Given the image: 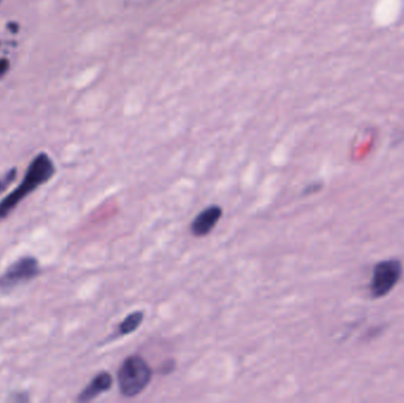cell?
I'll return each instance as SVG.
<instances>
[{"mask_svg":"<svg viewBox=\"0 0 404 403\" xmlns=\"http://www.w3.org/2000/svg\"><path fill=\"white\" fill-rule=\"evenodd\" d=\"M175 369V362L174 361H168L166 363L163 364L162 368L160 369L161 374H170Z\"/></svg>","mask_w":404,"mask_h":403,"instance_id":"30bf717a","label":"cell"},{"mask_svg":"<svg viewBox=\"0 0 404 403\" xmlns=\"http://www.w3.org/2000/svg\"><path fill=\"white\" fill-rule=\"evenodd\" d=\"M222 218V209L220 206L213 205L198 213L191 221V232L194 237H206L215 228L219 220Z\"/></svg>","mask_w":404,"mask_h":403,"instance_id":"5b68a950","label":"cell"},{"mask_svg":"<svg viewBox=\"0 0 404 403\" xmlns=\"http://www.w3.org/2000/svg\"><path fill=\"white\" fill-rule=\"evenodd\" d=\"M153 370L148 362L138 355H133L119 367L117 373L119 392L126 397L140 395L152 381Z\"/></svg>","mask_w":404,"mask_h":403,"instance_id":"7a4b0ae2","label":"cell"},{"mask_svg":"<svg viewBox=\"0 0 404 403\" xmlns=\"http://www.w3.org/2000/svg\"><path fill=\"white\" fill-rule=\"evenodd\" d=\"M40 263L33 257H23L12 264L0 277V288L8 290L17 285L32 281L40 274Z\"/></svg>","mask_w":404,"mask_h":403,"instance_id":"277c9868","label":"cell"},{"mask_svg":"<svg viewBox=\"0 0 404 403\" xmlns=\"http://www.w3.org/2000/svg\"><path fill=\"white\" fill-rule=\"evenodd\" d=\"M143 320H145V313L142 311L130 313L119 323L115 337L116 336L122 337V336L130 335L133 332H136L140 328V325L143 323Z\"/></svg>","mask_w":404,"mask_h":403,"instance_id":"52a82bcc","label":"cell"},{"mask_svg":"<svg viewBox=\"0 0 404 403\" xmlns=\"http://www.w3.org/2000/svg\"><path fill=\"white\" fill-rule=\"evenodd\" d=\"M112 375L107 371H102L100 374L96 375L90 383L81 392L80 395L77 397L78 402H89L91 399H96L97 396L101 395L102 392H108L112 388Z\"/></svg>","mask_w":404,"mask_h":403,"instance_id":"8992f818","label":"cell"},{"mask_svg":"<svg viewBox=\"0 0 404 403\" xmlns=\"http://www.w3.org/2000/svg\"><path fill=\"white\" fill-rule=\"evenodd\" d=\"M403 274V265L398 259L379 262L372 269V281L369 291L372 298H382L389 295Z\"/></svg>","mask_w":404,"mask_h":403,"instance_id":"3957f363","label":"cell"},{"mask_svg":"<svg viewBox=\"0 0 404 403\" xmlns=\"http://www.w3.org/2000/svg\"><path fill=\"white\" fill-rule=\"evenodd\" d=\"M1 3H3V0H0V5H1Z\"/></svg>","mask_w":404,"mask_h":403,"instance_id":"8fae6325","label":"cell"},{"mask_svg":"<svg viewBox=\"0 0 404 403\" xmlns=\"http://www.w3.org/2000/svg\"><path fill=\"white\" fill-rule=\"evenodd\" d=\"M54 173H56V167H54V161L49 156V154L44 153V151L37 154L33 158L32 161L30 163L25 177L18 187L0 202V219H5L6 216H10V213L26 197H29L42 185L47 184V181H50Z\"/></svg>","mask_w":404,"mask_h":403,"instance_id":"6da1fadb","label":"cell"},{"mask_svg":"<svg viewBox=\"0 0 404 403\" xmlns=\"http://www.w3.org/2000/svg\"><path fill=\"white\" fill-rule=\"evenodd\" d=\"M16 177H17V170L16 168H12V170L5 173L4 177H0V193L4 192L16 180Z\"/></svg>","mask_w":404,"mask_h":403,"instance_id":"ba28073f","label":"cell"},{"mask_svg":"<svg viewBox=\"0 0 404 403\" xmlns=\"http://www.w3.org/2000/svg\"><path fill=\"white\" fill-rule=\"evenodd\" d=\"M10 66H11V63L8 58H0V79L5 77L6 74L10 71Z\"/></svg>","mask_w":404,"mask_h":403,"instance_id":"9c48e42d","label":"cell"}]
</instances>
